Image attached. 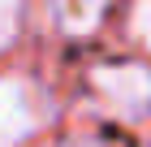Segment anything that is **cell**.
<instances>
[{
	"label": "cell",
	"instance_id": "obj_1",
	"mask_svg": "<svg viewBox=\"0 0 151 147\" xmlns=\"http://www.w3.org/2000/svg\"><path fill=\"white\" fill-rule=\"evenodd\" d=\"M91 82L116 117H142L151 108V69L142 65H104L91 74Z\"/></svg>",
	"mask_w": 151,
	"mask_h": 147
},
{
	"label": "cell",
	"instance_id": "obj_2",
	"mask_svg": "<svg viewBox=\"0 0 151 147\" xmlns=\"http://www.w3.org/2000/svg\"><path fill=\"white\" fill-rule=\"evenodd\" d=\"M39 121H43L39 95L22 78H0V147L30 138L39 130Z\"/></svg>",
	"mask_w": 151,
	"mask_h": 147
},
{
	"label": "cell",
	"instance_id": "obj_3",
	"mask_svg": "<svg viewBox=\"0 0 151 147\" xmlns=\"http://www.w3.org/2000/svg\"><path fill=\"white\" fill-rule=\"evenodd\" d=\"M52 9H56L60 26L73 35L91 30L95 22H99V13H104V0H52Z\"/></svg>",
	"mask_w": 151,
	"mask_h": 147
},
{
	"label": "cell",
	"instance_id": "obj_4",
	"mask_svg": "<svg viewBox=\"0 0 151 147\" xmlns=\"http://www.w3.org/2000/svg\"><path fill=\"white\" fill-rule=\"evenodd\" d=\"M129 30L138 43L151 48V0H134V13H129Z\"/></svg>",
	"mask_w": 151,
	"mask_h": 147
},
{
	"label": "cell",
	"instance_id": "obj_5",
	"mask_svg": "<svg viewBox=\"0 0 151 147\" xmlns=\"http://www.w3.org/2000/svg\"><path fill=\"white\" fill-rule=\"evenodd\" d=\"M13 35H17V0H0V48H9Z\"/></svg>",
	"mask_w": 151,
	"mask_h": 147
},
{
	"label": "cell",
	"instance_id": "obj_6",
	"mask_svg": "<svg viewBox=\"0 0 151 147\" xmlns=\"http://www.w3.org/2000/svg\"><path fill=\"white\" fill-rule=\"evenodd\" d=\"M69 147H104V143H69Z\"/></svg>",
	"mask_w": 151,
	"mask_h": 147
}]
</instances>
